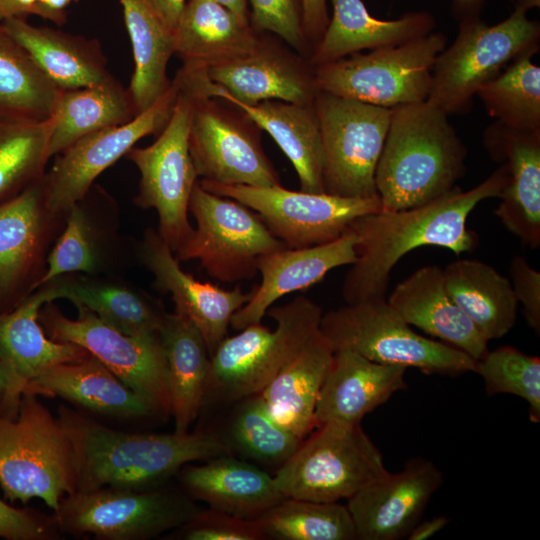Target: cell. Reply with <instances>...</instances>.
<instances>
[{
    "label": "cell",
    "instance_id": "obj_5",
    "mask_svg": "<svg viewBox=\"0 0 540 540\" xmlns=\"http://www.w3.org/2000/svg\"><path fill=\"white\" fill-rule=\"evenodd\" d=\"M511 14L495 25L481 17L458 22L455 40L437 56L427 101L448 115L471 110L478 89L510 63L535 55L540 47V24L530 19L540 0H516Z\"/></svg>",
    "mask_w": 540,
    "mask_h": 540
},
{
    "label": "cell",
    "instance_id": "obj_4",
    "mask_svg": "<svg viewBox=\"0 0 540 540\" xmlns=\"http://www.w3.org/2000/svg\"><path fill=\"white\" fill-rule=\"evenodd\" d=\"M175 77L179 92L172 114L157 139L142 148L133 147L126 157L140 173L134 203L158 214L157 232L175 252L192 234L189 200L198 175L189 150L193 106L207 90L206 68L183 63Z\"/></svg>",
    "mask_w": 540,
    "mask_h": 540
},
{
    "label": "cell",
    "instance_id": "obj_38",
    "mask_svg": "<svg viewBox=\"0 0 540 540\" xmlns=\"http://www.w3.org/2000/svg\"><path fill=\"white\" fill-rule=\"evenodd\" d=\"M137 114L128 88L114 76L92 86L62 90L49 118V155L56 156L88 135L125 124Z\"/></svg>",
    "mask_w": 540,
    "mask_h": 540
},
{
    "label": "cell",
    "instance_id": "obj_58",
    "mask_svg": "<svg viewBox=\"0 0 540 540\" xmlns=\"http://www.w3.org/2000/svg\"><path fill=\"white\" fill-rule=\"evenodd\" d=\"M0 22H1V16H0Z\"/></svg>",
    "mask_w": 540,
    "mask_h": 540
},
{
    "label": "cell",
    "instance_id": "obj_26",
    "mask_svg": "<svg viewBox=\"0 0 540 540\" xmlns=\"http://www.w3.org/2000/svg\"><path fill=\"white\" fill-rule=\"evenodd\" d=\"M406 370L401 365L374 362L349 349L334 350L315 406L316 426L326 422L360 424L365 415L407 388Z\"/></svg>",
    "mask_w": 540,
    "mask_h": 540
},
{
    "label": "cell",
    "instance_id": "obj_2",
    "mask_svg": "<svg viewBox=\"0 0 540 540\" xmlns=\"http://www.w3.org/2000/svg\"><path fill=\"white\" fill-rule=\"evenodd\" d=\"M74 452L75 490H147L193 461L233 455L226 440L206 431L127 433L67 407L57 417Z\"/></svg>",
    "mask_w": 540,
    "mask_h": 540
},
{
    "label": "cell",
    "instance_id": "obj_54",
    "mask_svg": "<svg viewBox=\"0 0 540 540\" xmlns=\"http://www.w3.org/2000/svg\"><path fill=\"white\" fill-rule=\"evenodd\" d=\"M38 0H0L1 21L9 17H21L33 14Z\"/></svg>",
    "mask_w": 540,
    "mask_h": 540
},
{
    "label": "cell",
    "instance_id": "obj_19",
    "mask_svg": "<svg viewBox=\"0 0 540 540\" xmlns=\"http://www.w3.org/2000/svg\"><path fill=\"white\" fill-rule=\"evenodd\" d=\"M118 222L115 201L93 185L67 211L65 225L49 252L39 287L70 273L117 275L129 257L128 244L119 233Z\"/></svg>",
    "mask_w": 540,
    "mask_h": 540
},
{
    "label": "cell",
    "instance_id": "obj_34",
    "mask_svg": "<svg viewBox=\"0 0 540 540\" xmlns=\"http://www.w3.org/2000/svg\"><path fill=\"white\" fill-rule=\"evenodd\" d=\"M333 353L319 329L259 393L272 419L301 440L316 427L315 406Z\"/></svg>",
    "mask_w": 540,
    "mask_h": 540
},
{
    "label": "cell",
    "instance_id": "obj_48",
    "mask_svg": "<svg viewBox=\"0 0 540 540\" xmlns=\"http://www.w3.org/2000/svg\"><path fill=\"white\" fill-rule=\"evenodd\" d=\"M510 282L528 326L540 334V273L522 256H515L509 264Z\"/></svg>",
    "mask_w": 540,
    "mask_h": 540
},
{
    "label": "cell",
    "instance_id": "obj_7",
    "mask_svg": "<svg viewBox=\"0 0 540 540\" xmlns=\"http://www.w3.org/2000/svg\"><path fill=\"white\" fill-rule=\"evenodd\" d=\"M266 314L276 323L273 331L261 322L251 324L215 348L207 396L233 401L259 394L319 330L323 311L299 295Z\"/></svg>",
    "mask_w": 540,
    "mask_h": 540
},
{
    "label": "cell",
    "instance_id": "obj_45",
    "mask_svg": "<svg viewBox=\"0 0 540 540\" xmlns=\"http://www.w3.org/2000/svg\"><path fill=\"white\" fill-rule=\"evenodd\" d=\"M478 373L488 395L511 394L526 401L529 417L540 422V358L513 346L488 351L477 361Z\"/></svg>",
    "mask_w": 540,
    "mask_h": 540
},
{
    "label": "cell",
    "instance_id": "obj_20",
    "mask_svg": "<svg viewBox=\"0 0 540 540\" xmlns=\"http://www.w3.org/2000/svg\"><path fill=\"white\" fill-rule=\"evenodd\" d=\"M442 483V472L424 458H412L401 471L369 483L347 499L357 539L407 538Z\"/></svg>",
    "mask_w": 540,
    "mask_h": 540
},
{
    "label": "cell",
    "instance_id": "obj_32",
    "mask_svg": "<svg viewBox=\"0 0 540 540\" xmlns=\"http://www.w3.org/2000/svg\"><path fill=\"white\" fill-rule=\"evenodd\" d=\"M25 390L37 395L59 396L90 411L110 416L157 415L147 401L90 353L43 371Z\"/></svg>",
    "mask_w": 540,
    "mask_h": 540
},
{
    "label": "cell",
    "instance_id": "obj_10",
    "mask_svg": "<svg viewBox=\"0 0 540 540\" xmlns=\"http://www.w3.org/2000/svg\"><path fill=\"white\" fill-rule=\"evenodd\" d=\"M441 32L389 47L354 53L314 66L319 91L393 109L427 100L437 56L446 47Z\"/></svg>",
    "mask_w": 540,
    "mask_h": 540
},
{
    "label": "cell",
    "instance_id": "obj_16",
    "mask_svg": "<svg viewBox=\"0 0 540 540\" xmlns=\"http://www.w3.org/2000/svg\"><path fill=\"white\" fill-rule=\"evenodd\" d=\"M215 194L234 199L258 214L269 231L288 248L330 242L359 217L382 209L379 196L348 198L284 188L226 185L199 180Z\"/></svg>",
    "mask_w": 540,
    "mask_h": 540
},
{
    "label": "cell",
    "instance_id": "obj_44",
    "mask_svg": "<svg viewBox=\"0 0 540 540\" xmlns=\"http://www.w3.org/2000/svg\"><path fill=\"white\" fill-rule=\"evenodd\" d=\"M242 400L231 421L229 446L253 460L280 467L302 440L272 419L260 394Z\"/></svg>",
    "mask_w": 540,
    "mask_h": 540
},
{
    "label": "cell",
    "instance_id": "obj_21",
    "mask_svg": "<svg viewBox=\"0 0 540 540\" xmlns=\"http://www.w3.org/2000/svg\"><path fill=\"white\" fill-rule=\"evenodd\" d=\"M58 299L51 282L40 286L14 309L0 313V363L7 386L0 413L15 416L22 393L43 371L80 359L89 352L79 345L49 338L39 322V311Z\"/></svg>",
    "mask_w": 540,
    "mask_h": 540
},
{
    "label": "cell",
    "instance_id": "obj_36",
    "mask_svg": "<svg viewBox=\"0 0 540 540\" xmlns=\"http://www.w3.org/2000/svg\"><path fill=\"white\" fill-rule=\"evenodd\" d=\"M261 35L214 0H189L173 30V51L183 63L205 67L247 54Z\"/></svg>",
    "mask_w": 540,
    "mask_h": 540
},
{
    "label": "cell",
    "instance_id": "obj_40",
    "mask_svg": "<svg viewBox=\"0 0 540 540\" xmlns=\"http://www.w3.org/2000/svg\"><path fill=\"white\" fill-rule=\"evenodd\" d=\"M61 91L0 22V116L47 120Z\"/></svg>",
    "mask_w": 540,
    "mask_h": 540
},
{
    "label": "cell",
    "instance_id": "obj_25",
    "mask_svg": "<svg viewBox=\"0 0 540 540\" xmlns=\"http://www.w3.org/2000/svg\"><path fill=\"white\" fill-rule=\"evenodd\" d=\"M358 239L352 230L327 243L274 251L260 258L261 282L251 298L232 316L230 326L241 330L260 323L268 309L281 297L305 290L320 282L331 270L352 265L357 259Z\"/></svg>",
    "mask_w": 540,
    "mask_h": 540
},
{
    "label": "cell",
    "instance_id": "obj_49",
    "mask_svg": "<svg viewBox=\"0 0 540 540\" xmlns=\"http://www.w3.org/2000/svg\"><path fill=\"white\" fill-rule=\"evenodd\" d=\"M54 518L45 520L8 505L0 498V537L8 540H45L55 536Z\"/></svg>",
    "mask_w": 540,
    "mask_h": 540
},
{
    "label": "cell",
    "instance_id": "obj_8",
    "mask_svg": "<svg viewBox=\"0 0 540 540\" xmlns=\"http://www.w3.org/2000/svg\"><path fill=\"white\" fill-rule=\"evenodd\" d=\"M320 331L334 350L349 349L382 364L413 367L427 375L475 372L465 352L416 333L386 298L345 304L323 313Z\"/></svg>",
    "mask_w": 540,
    "mask_h": 540
},
{
    "label": "cell",
    "instance_id": "obj_52",
    "mask_svg": "<svg viewBox=\"0 0 540 540\" xmlns=\"http://www.w3.org/2000/svg\"><path fill=\"white\" fill-rule=\"evenodd\" d=\"M74 1L76 0H38L33 15L60 26L66 22V10Z\"/></svg>",
    "mask_w": 540,
    "mask_h": 540
},
{
    "label": "cell",
    "instance_id": "obj_31",
    "mask_svg": "<svg viewBox=\"0 0 540 540\" xmlns=\"http://www.w3.org/2000/svg\"><path fill=\"white\" fill-rule=\"evenodd\" d=\"M210 96L220 97L246 113L265 130L292 163L300 190L323 193L321 132L314 103L297 104L267 100L244 104L211 82Z\"/></svg>",
    "mask_w": 540,
    "mask_h": 540
},
{
    "label": "cell",
    "instance_id": "obj_18",
    "mask_svg": "<svg viewBox=\"0 0 540 540\" xmlns=\"http://www.w3.org/2000/svg\"><path fill=\"white\" fill-rule=\"evenodd\" d=\"M43 177L0 205V313L38 289L66 214L47 205Z\"/></svg>",
    "mask_w": 540,
    "mask_h": 540
},
{
    "label": "cell",
    "instance_id": "obj_17",
    "mask_svg": "<svg viewBox=\"0 0 540 540\" xmlns=\"http://www.w3.org/2000/svg\"><path fill=\"white\" fill-rule=\"evenodd\" d=\"M178 92L179 83L174 77L169 88L129 122L88 135L54 156L42 179L48 207L67 214L102 172L126 156L140 139L159 133L172 114Z\"/></svg>",
    "mask_w": 540,
    "mask_h": 540
},
{
    "label": "cell",
    "instance_id": "obj_35",
    "mask_svg": "<svg viewBox=\"0 0 540 540\" xmlns=\"http://www.w3.org/2000/svg\"><path fill=\"white\" fill-rule=\"evenodd\" d=\"M158 336L166 361L174 432L185 433L207 398L210 354L196 326L176 312L167 313Z\"/></svg>",
    "mask_w": 540,
    "mask_h": 540
},
{
    "label": "cell",
    "instance_id": "obj_37",
    "mask_svg": "<svg viewBox=\"0 0 540 540\" xmlns=\"http://www.w3.org/2000/svg\"><path fill=\"white\" fill-rule=\"evenodd\" d=\"M445 289L487 340L505 336L515 325L518 302L511 282L477 259H458L443 268Z\"/></svg>",
    "mask_w": 540,
    "mask_h": 540
},
{
    "label": "cell",
    "instance_id": "obj_55",
    "mask_svg": "<svg viewBox=\"0 0 540 540\" xmlns=\"http://www.w3.org/2000/svg\"><path fill=\"white\" fill-rule=\"evenodd\" d=\"M486 0H452L451 11L455 19L460 22L466 19L481 17ZM514 3L516 0H509Z\"/></svg>",
    "mask_w": 540,
    "mask_h": 540
},
{
    "label": "cell",
    "instance_id": "obj_23",
    "mask_svg": "<svg viewBox=\"0 0 540 540\" xmlns=\"http://www.w3.org/2000/svg\"><path fill=\"white\" fill-rule=\"evenodd\" d=\"M136 255L152 274L155 286L171 295L174 312L196 326L211 355L226 337L232 316L251 298V291L244 292L240 286L226 290L197 280L181 268L174 252L153 228L145 230Z\"/></svg>",
    "mask_w": 540,
    "mask_h": 540
},
{
    "label": "cell",
    "instance_id": "obj_51",
    "mask_svg": "<svg viewBox=\"0 0 540 540\" xmlns=\"http://www.w3.org/2000/svg\"><path fill=\"white\" fill-rule=\"evenodd\" d=\"M164 25L173 33L187 0H145Z\"/></svg>",
    "mask_w": 540,
    "mask_h": 540
},
{
    "label": "cell",
    "instance_id": "obj_57",
    "mask_svg": "<svg viewBox=\"0 0 540 540\" xmlns=\"http://www.w3.org/2000/svg\"><path fill=\"white\" fill-rule=\"evenodd\" d=\"M7 386V378L6 373L4 371V368L2 364L0 363V404L2 402V399L4 397L5 391Z\"/></svg>",
    "mask_w": 540,
    "mask_h": 540
},
{
    "label": "cell",
    "instance_id": "obj_24",
    "mask_svg": "<svg viewBox=\"0 0 540 540\" xmlns=\"http://www.w3.org/2000/svg\"><path fill=\"white\" fill-rule=\"evenodd\" d=\"M489 157L506 164L508 186L494 211L524 247L540 246V129L525 130L495 121L482 136Z\"/></svg>",
    "mask_w": 540,
    "mask_h": 540
},
{
    "label": "cell",
    "instance_id": "obj_56",
    "mask_svg": "<svg viewBox=\"0 0 540 540\" xmlns=\"http://www.w3.org/2000/svg\"><path fill=\"white\" fill-rule=\"evenodd\" d=\"M228 8L245 24H250L247 0H214Z\"/></svg>",
    "mask_w": 540,
    "mask_h": 540
},
{
    "label": "cell",
    "instance_id": "obj_47",
    "mask_svg": "<svg viewBox=\"0 0 540 540\" xmlns=\"http://www.w3.org/2000/svg\"><path fill=\"white\" fill-rule=\"evenodd\" d=\"M187 540H262L263 531L256 519H244L212 508L200 510L181 526Z\"/></svg>",
    "mask_w": 540,
    "mask_h": 540
},
{
    "label": "cell",
    "instance_id": "obj_27",
    "mask_svg": "<svg viewBox=\"0 0 540 540\" xmlns=\"http://www.w3.org/2000/svg\"><path fill=\"white\" fill-rule=\"evenodd\" d=\"M386 300L410 326L477 361L489 351V341L448 295L443 268L438 265L415 270L394 287Z\"/></svg>",
    "mask_w": 540,
    "mask_h": 540
},
{
    "label": "cell",
    "instance_id": "obj_1",
    "mask_svg": "<svg viewBox=\"0 0 540 540\" xmlns=\"http://www.w3.org/2000/svg\"><path fill=\"white\" fill-rule=\"evenodd\" d=\"M506 164L484 181L463 191L455 186L417 207L379 210L357 218L350 226L358 239L357 259L345 275L341 294L346 304L384 299L390 275L398 261L419 247H442L459 255L478 245L467 219L483 200L499 198L508 186Z\"/></svg>",
    "mask_w": 540,
    "mask_h": 540
},
{
    "label": "cell",
    "instance_id": "obj_22",
    "mask_svg": "<svg viewBox=\"0 0 540 540\" xmlns=\"http://www.w3.org/2000/svg\"><path fill=\"white\" fill-rule=\"evenodd\" d=\"M206 71L211 82L244 104L267 100L312 104L319 92L309 60L286 43L263 36L247 54Z\"/></svg>",
    "mask_w": 540,
    "mask_h": 540
},
{
    "label": "cell",
    "instance_id": "obj_14",
    "mask_svg": "<svg viewBox=\"0 0 540 540\" xmlns=\"http://www.w3.org/2000/svg\"><path fill=\"white\" fill-rule=\"evenodd\" d=\"M75 307L77 317L71 319L53 301L45 303L38 318L46 335L57 342L81 346L147 401L157 415H171L166 361L158 334L127 335L88 308Z\"/></svg>",
    "mask_w": 540,
    "mask_h": 540
},
{
    "label": "cell",
    "instance_id": "obj_53",
    "mask_svg": "<svg viewBox=\"0 0 540 540\" xmlns=\"http://www.w3.org/2000/svg\"><path fill=\"white\" fill-rule=\"evenodd\" d=\"M449 522L445 516H435L427 520H420L409 533V540H426L442 530Z\"/></svg>",
    "mask_w": 540,
    "mask_h": 540
},
{
    "label": "cell",
    "instance_id": "obj_9",
    "mask_svg": "<svg viewBox=\"0 0 540 540\" xmlns=\"http://www.w3.org/2000/svg\"><path fill=\"white\" fill-rule=\"evenodd\" d=\"M387 472L382 453L360 424L326 422L301 441L273 477L284 497L338 502Z\"/></svg>",
    "mask_w": 540,
    "mask_h": 540
},
{
    "label": "cell",
    "instance_id": "obj_50",
    "mask_svg": "<svg viewBox=\"0 0 540 540\" xmlns=\"http://www.w3.org/2000/svg\"><path fill=\"white\" fill-rule=\"evenodd\" d=\"M301 7L303 29L313 51L329 22L326 0H301Z\"/></svg>",
    "mask_w": 540,
    "mask_h": 540
},
{
    "label": "cell",
    "instance_id": "obj_15",
    "mask_svg": "<svg viewBox=\"0 0 540 540\" xmlns=\"http://www.w3.org/2000/svg\"><path fill=\"white\" fill-rule=\"evenodd\" d=\"M189 150L200 180L255 187L281 184L258 125L235 105L210 96L208 89L193 106Z\"/></svg>",
    "mask_w": 540,
    "mask_h": 540
},
{
    "label": "cell",
    "instance_id": "obj_43",
    "mask_svg": "<svg viewBox=\"0 0 540 540\" xmlns=\"http://www.w3.org/2000/svg\"><path fill=\"white\" fill-rule=\"evenodd\" d=\"M532 57L517 58L476 93L491 117L517 129H540V67Z\"/></svg>",
    "mask_w": 540,
    "mask_h": 540
},
{
    "label": "cell",
    "instance_id": "obj_12",
    "mask_svg": "<svg viewBox=\"0 0 540 540\" xmlns=\"http://www.w3.org/2000/svg\"><path fill=\"white\" fill-rule=\"evenodd\" d=\"M318 117L324 193L348 198L379 196L375 171L392 109L319 91Z\"/></svg>",
    "mask_w": 540,
    "mask_h": 540
},
{
    "label": "cell",
    "instance_id": "obj_30",
    "mask_svg": "<svg viewBox=\"0 0 540 540\" xmlns=\"http://www.w3.org/2000/svg\"><path fill=\"white\" fill-rule=\"evenodd\" d=\"M179 472L192 499L244 519H256L285 498L273 476L233 455L212 458L203 465L186 464Z\"/></svg>",
    "mask_w": 540,
    "mask_h": 540
},
{
    "label": "cell",
    "instance_id": "obj_29",
    "mask_svg": "<svg viewBox=\"0 0 540 540\" xmlns=\"http://www.w3.org/2000/svg\"><path fill=\"white\" fill-rule=\"evenodd\" d=\"M49 282L58 299L88 308L127 335H157L168 313L158 299L117 275L70 273Z\"/></svg>",
    "mask_w": 540,
    "mask_h": 540
},
{
    "label": "cell",
    "instance_id": "obj_13",
    "mask_svg": "<svg viewBox=\"0 0 540 540\" xmlns=\"http://www.w3.org/2000/svg\"><path fill=\"white\" fill-rule=\"evenodd\" d=\"M200 510L191 498L172 491L106 487L68 494L54 512V521L73 535L143 540L180 528Z\"/></svg>",
    "mask_w": 540,
    "mask_h": 540
},
{
    "label": "cell",
    "instance_id": "obj_41",
    "mask_svg": "<svg viewBox=\"0 0 540 540\" xmlns=\"http://www.w3.org/2000/svg\"><path fill=\"white\" fill-rule=\"evenodd\" d=\"M49 134V119L0 116V205L44 176Z\"/></svg>",
    "mask_w": 540,
    "mask_h": 540
},
{
    "label": "cell",
    "instance_id": "obj_6",
    "mask_svg": "<svg viewBox=\"0 0 540 540\" xmlns=\"http://www.w3.org/2000/svg\"><path fill=\"white\" fill-rule=\"evenodd\" d=\"M0 486L11 502L39 498L54 512L75 490L72 443L29 390L22 393L15 416L0 413Z\"/></svg>",
    "mask_w": 540,
    "mask_h": 540
},
{
    "label": "cell",
    "instance_id": "obj_42",
    "mask_svg": "<svg viewBox=\"0 0 540 540\" xmlns=\"http://www.w3.org/2000/svg\"><path fill=\"white\" fill-rule=\"evenodd\" d=\"M256 520L265 539H357L348 508L339 502H317L285 497Z\"/></svg>",
    "mask_w": 540,
    "mask_h": 540
},
{
    "label": "cell",
    "instance_id": "obj_28",
    "mask_svg": "<svg viewBox=\"0 0 540 540\" xmlns=\"http://www.w3.org/2000/svg\"><path fill=\"white\" fill-rule=\"evenodd\" d=\"M332 18L313 49L309 62L336 61L363 50L398 45L433 32L436 22L427 11L406 12L394 20L373 17L362 0H331Z\"/></svg>",
    "mask_w": 540,
    "mask_h": 540
},
{
    "label": "cell",
    "instance_id": "obj_39",
    "mask_svg": "<svg viewBox=\"0 0 540 540\" xmlns=\"http://www.w3.org/2000/svg\"><path fill=\"white\" fill-rule=\"evenodd\" d=\"M134 58L128 87L139 114L150 107L170 86L169 59L174 55L173 33L145 0H119Z\"/></svg>",
    "mask_w": 540,
    "mask_h": 540
},
{
    "label": "cell",
    "instance_id": "obj_11",
    "mask_svg": "<svg viewBox=\"0 0 540 540\" xmlns=\"http://www.w3.org/2000/svg\"><path fill=\"white\" fill-rule=\"evenodd\" d=\"M189 213L196 221L190 237L174 252L181 261L198 260L212 278L234 283L251 280L261 257L286 246L253 210L195 184Z\"/></svg>",
    "mask_w": 540,
    "mask_h": 540
},
{
    "label": "cell",
    "instance_id": "obj_33",
    "mask_svg": "<svg viewBox=\"0 0 540 540\" xmlns=\"http://www.w3.org/2000/svg\"><path fill=\"white\" fill-rule=\"evenodd\" d=\"M1 23L61 90L92 86L113 76L96 39L34 26L21 17H9Z\"/></svg>",
    "mask_w": 540,
    "mask_h": 540
},
{
    "label": "cell",
    "instance_id": "obj_46",
    "mask_svg": "<svg viewBox=\"0 0 540 540\" xmlns=\"http://www.w3.org/2000/svg\"><path fill=\"white\" fill-rule=\"evenodd\" d=\"M249 21L257 32L276 35L294 51L309 59L312 49L302 24L301 0H249Z\"/></svg>",
    "mask_w": 540,
    "mask_h": 540
},
{
    "label": "cell",
    "instance_id": "obj_3",
    "mask_svg": "<svg viewBox=\"0 0 540 540\" xmlns=\"http://www.w3.org/2000/svg\"><path fill=\"white\" fill-rule=\"evenodd\" d=\"M448 116L427 100L392 109L375 171L382 210L426 204L465 175L467 149Z\"/></svg>",
    "mask_w": 540,
    "mask_h": 540
}]
</instances>
